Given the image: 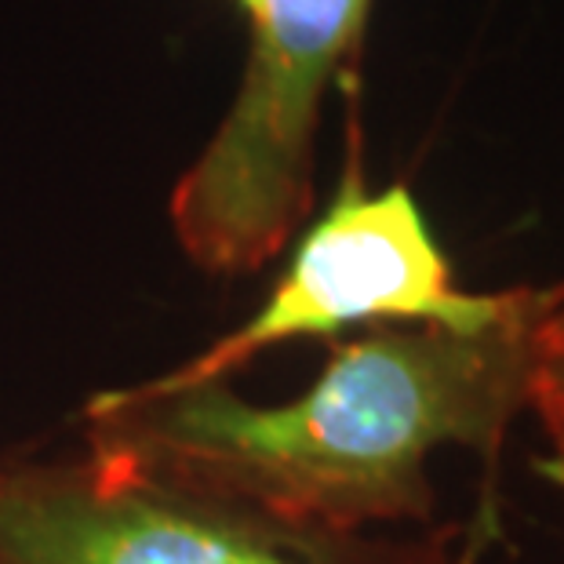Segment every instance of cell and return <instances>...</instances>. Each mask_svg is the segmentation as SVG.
Listing matches in <instances>:
<instances>
[{
  "instance_id": "obj_1",
  "label": "cell",
  "mask_w": 564,
  "mask_h": 564,
  "mask_svg": "<svg viewBox=\"0 0 564 564\" xmlns=\"http://www.w3.org/2000/svg\"><path fill=\"white\" fill-rule=\"evenodd\" d=\"M539 288L513 317L481 332L382 324L332 343L314 387L288 404H251L234 382L102 390L84 404V452L113 470L262 518L393 532L430 528V455L466 448L496 502L502 444L524 408Z\"/></svg>"
},
{
  "instance_id": "obj_2",
  "label": "cell",
  "mask_w": 564,
  "mask_h": 564,
  "mask_svg": "<svg viewBox=\"0 0 564 564\" xmlns=\"http://www.w3.org/2000/svg\"><path fill=\"white\" fill-rule=\"evenodd\" d=\"M496 535V502L474 521L332 532L186 496L84 448L0 455V564H481Z\"/></svg>"
},
{
  "instance_id": "obj_3",
  "label": "cell",
  "mask_w": 564,
  "mask_h": 564,
  "mask_svg": "<svg viewBox=\"0 0 564 564\" xmlns=\"http://www.w3.org/2000/svg\"><path fill=\"white\" fill-rule=\"evenodd\" d=\"M371 0H259L234 106L167 200L175 241L208 278H251L314 212L321 106Z\"/></svg>"
},
{
  "instance_id": "obj_4",
  "label": "cell",
  "mask_w": 564,
  "mask_h": 564,
  "mask_svg": "<svg viewBox=\"0 0 564 564\" xmlns=\"http://www.w3.org/2000/svg\"><path fill=\"white\" fill-rule=\"evenodd\" d=\"M532 288L466 292L404 183L379 194L365 186L361 158L350 150L339 189L299 237L267 303L234 332L219 335L167 382H234L256 357L299 339H332L346 328L437 324L481 332L513 317Z\"/></svg>"
},
{
  "instance_id": "obj_5",
  "label": "cell",
  "mask_w": 564,
  "mask_h": 564,
  "mask_svg": "<svg viewBox=\"0 0 564 564\" xmlns=\"http://www.w3.org/2000/svg\"><path fill=\"white\" fill-rule=\"evenodd\" d=\"M524 412L539 419V430L546 437V459L539 463V470L564 488V354L535 361Z\"/></svg>"
},
{
  "instance_id": "obj_6",
  "label": "cell",
  "mask_w": 564,
  "mask_h": 564,
  "mask_svg": "<svg viewBox=\"0 0 564 564\" xmlns=\"http://www.w3.org/2000/svg\"><path fill=\"white\" fill-rule=\"evenodd\" d=\"M535 350L539 361L564 354V281H557L554 288H539Z\"/></svg>"
},
{
  "instance_id": "obj_7",
  "label": "cell",
  "mask_w": 564,
  "mask_h": 564,
  "mask_svg": "<svg viewBox=\"0 0 564 564\" xmlns=\"http://www.w3.org/2000/svg\"><path fill=\"white\" fill-rule=\"evenodd\" d=\"M237 4H241V8L248 11V15H251V11H256V4H259V0H237Z\"/></svg>"
}]
</instances>
